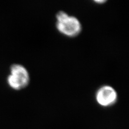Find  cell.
<instances>
[{"label": "cell", "instance_id": "obj_1", "mask_svg": "<svg viewBox=\"0 0 129 129\" xmlns=\"http://www.w3.org/2000/svg\"><path fill=\"white\" fill-rule=\"evenodd\" d=\"M55 26L60 34L70 38L77 37L82 30V24L79 19L64 11L56 13Z\"/></svg>", "mask_w": 129, "mask_h": 129}, {"label": "cell", "instance_id": "obj_4", "mask_svg": "<svg viewBox=\"0 0 129 129\" xmlns=\"http://www.w3.org/2000/svg\"><path fill=\"white\" fill-rule=\"evenodd\" d=\"M94 2H95L96 3H99V4H102V3H105V2H106L107 1H102V0H100V1H94Z\"/></svg>", "mask_w": 129, "mask_h": 129}, {"label": "cell", "instance_id": "obj_3", "mask_svg": "<svg viewBox=\"0 0 129 129\" xmlns=\"http://www.w3.org/2000/svg\"><path fill=\"white\" fill-rule=\"evenodd\" d=\"M96 102L103 107H109L114 105L118 100V94L112 87L104 85L97 90L95 95Z\"/></svg>", "mask_w": 129, "mask_h": 129}, {"label": "cell", "instance_id": "obj_2", "mask_svg": "<svg viewBox=\"0 0 129 129\" xmlns=\"http://www.w3.org/2000/svg\"><path fill=\"white\" fill-rule=\"evenodd\" d=\"M9 86L15 90H21L29 86L30 82L29 73L22 64L14 63L10 67V74L7 77Z\"/></svg>", "mask_w": 129, "mask_h": 129}]
</instances>
